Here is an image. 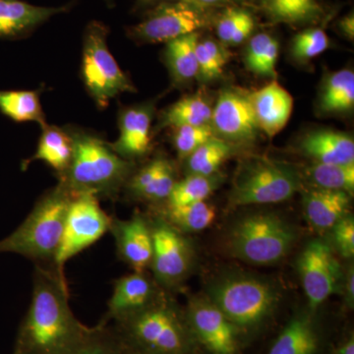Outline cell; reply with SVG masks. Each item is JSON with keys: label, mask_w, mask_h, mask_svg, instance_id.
<instances>
[{"label": "cell", "mask_w": 354, "mask_h": 354, "mask_svg": "<svg viewBox=\"0 0 354 354\" xmlns=\"http://www.w3.org/2000/svg\"><path fill=\"white\" fill-rule=\"evenodd\" d=\"M346 297L349 302H353L354 297V274L353 270L348 272L346 278Z\"/></svg>", "instance_id": "obj_42"}, {"label": "cell", "mask_w": 354, "mask_h": 354, "mask_svg": "<svg viewBox=\"0 0 354 354\" xmlns=\"http://www.w3.org/2000/svg\"><path fill=\"white\" fill-rule=\"evenodd\" d=\"M109 29L101 22H91L83 38L81 75L88 95L100 109L123 93L136 91L122 71L108 46Z\"/></svg>", "instance_id": "obj_6"}, {"label": "cell", "mask_w": 354, "mask_h": 354, "mask_svg": "<svg viewBox=\"0 0 354 354\" xmlns=\"http://www.w3.org/2000/svg\"><path fill=\"white\" fill-rule=\"evenodd\" d=\"M220 180L216 174L209 176L188 174L183 180L176 181L171 195L165 201L167 208L206 201L207 198L216 189Z\"/></svg>", "instance_id": "obj_31"}, {"label": "cell", "mask_w": 354, "mask_h": 354, "mask_svg": "<svg viewBox=\"0 0 354 354\" xmlns=\"http://www.w3.org/2000/svg\"><path fill=\"white\" fill-rule=\"evenodd\" d=\"M329 48V38L320 28H311L299 32L293 39L291 51L297 59L301 62L318 57Z\"/></svg>", "instance_id": "obj_38"}, {"label": "cell", "mask_w": 354, "mask_h": 354, "mask_svg": "<svg viewBox=\"0 0 354 354\" xmlns=\"http://www.w3.org/2000/svg\"><path fill=\"white\" fill-rule=\"evenodd\" d=\"M153 256L150 267L158 285L174 288L185 279L192 265V249L181 232L165 218L152 221Z\"/></svg>", "instance_id": "obj_10"}, {"label": "cell", "mask_w": 354, "mask_h": 354, "mask_svg": "<svg viewBox=\"0 0 354 354\" xmlns=\"http://www.w3.org/2000/svg\"><path fill=\"white\" fill-rule=\"evenodd\" d=\"M127 351L140 354H184L186 334L178 313L162 297L140 313L113 323Z\"/></svg>", "instance_id": "obj_4"}, {"label": "cell", "mask_w": 354, "mask_h": 354, "mask_svg": "<svg viewBox=\"0 0 354 354\" xmlns=\"http://www.w3.org/2000/svg\"><path fill=\"white\" fill-rule=\"evenodd\" d=\"M109 232L115 241L118 257L134 272H145L153 256L152 223L135 214L129 220L111 218Z\"/></svg>", "instance_id": "obj_15"}, {"label": "cell", "mask_w": 354, "mask_h": 354, "mask_svg": "<svg viewBox=\"0 0 354 354\" xmlns=\"http://www.w3.org/2000/svg\"><path fill=\"white\" fill-rule=\"evenodd\" d=\"M67 7L32 6L22 0H0V39L23 38Z\"/></svg>", "instance_id": "obj_19"}, {"label": "cell", "mask_w": 354, "mask_h": 354, "mask_svg": "<svg viewBox=\"0 0 354 354\" xmlns=\"http://www.w3.org/2000/svg\"><path fill=\"white\" fill-rule=\"evenodd\" d=\"M73 153L68 167L58 176L72 194L91 193L97 198H113L124 188L132 174L133 162L114 152L106 141L83 131L70 130Z\"/></svg>", "instance_id": "obj_2"}, {"label": "cell", "mask_w": 354, "mask_h": 354, "mask_svg": "<svg viewBox=\"0 0 354 354\" xmlns=\"http://www.w3.org/2000/svg\"><path fill=\"white\" fill-rule=\"evenodd\" d=\"M212 113L211 104L202 95H189L169 106L162 113L158 127L176 128L209 124Z\"/></svg>", "instance_id": "obj_25"}, {"label": "cell", "mask_w": 354, "mask_h": 354, "mask_svg": "<svg viewBox=\"0 0 354 354\" xmlns=\"http://www.w3.org/2000/svg\"><path fill=\"white\" fill-rule=\"evenodd\" d=\"M300 186L299 174L293 167L262 158L242 167L235 178L230 201L234 206L283 202Z\"/></svg>", "instance_id": "obj_8"}, {"label": "cell", "mask_w": 354, "mask_h": 354, "mask_svg": "<svg viewBox=\"0 0 354 354\" xmlns=\"http://www.w3.org/2000/svg\"><path fill=\"white\" fill-rule=\"evenodd\" d=\"M351 195L344 191L315 188L304 195V213L310 225L319 232L329 230L348 216Z\"/></svg>", "instance_id": "obj_20"}, {"label": "cell", "mask_w": 354, "mask_h": 354, "mask_svg": "<svg viewBox=\"0 0 354 354\" xmlns=\"http://www.w3.org/2000/svg\"><path fill=\"white\" fill-rule=\"evenodd\" d=\"M307 174L317 188L344 191L349 195L354 191L353 164H318L310 167Z\"/></svg>", "instance_id": "obj_33"}, {"label": "cell", "mask_w": 354, "mask_h": 354, "mask_svg": "<svg viewBox=\"0 0 354 354\" xmlns=\"http://www.w3.org/2000/svg\"><path fill=\"white\" fill-rule=\"evenodd\" d=\"M264 7L272 20L288 24L313 22L323 15L317 0H264Z\"/></svg>", "instance_id": "obj_28"}, {"label": "cell", "mask_w": 354, "mask_h": 354, "mask_svg": "<svg viewBox=\"0 0 354 354\" xmlns=\"http://www.w3.org/2000/svg\"><path fill=\"white\" fill-rule=\"evenodd\" d=\"M258 124L269 137L276 136L290 120L293 99L276 80L248 95Z\"/></svg>", "instance_id": "obj_18"}, {"label": "cell", "mask_w": 354, "mask_h": 354, "mask_svg": "<svg viewBox=\"0 0 354 354\" xmlns=\"http://www.w3.org/2000/svg\"><path fill=\"white\" fill-rule=\"evenodd\" d=\"M300 149L318 164H353V137L335 130H318L307 134Z\"/></svg>", "instance_id": "obj_21"}, {"label": "cell", "mask_w": 354, "mask_h": 354, "mask_svg": "<svg viewBox=\"0 0 354 354\" xmlns=\"http://www.w3.org/2000/svg\"><path fill=\"white\" fill-rule=\"evenodd\" d=\"M41 129L43 133L36 153L29 160H26L24 165H29L35 160H41L50 165L60 176L68 167L73 153L71 135L69 131L62 128L48 124L41 127Z\"/></svg>", "instance_id": "obj_22"}, {"label": "cell", "mask_w": 354, "mask_h": 354, "mask_svg": "<svg viewBox=\"0 0 354 354\" xmlns=\"http://www.w3.org/2000/svg\"><path fill=\"white\" fill-rule=\"evenodd\" d=\"M216 215L215 207L202 201L176 208L167 207L162 218L179 232H198L209 227L215 221Z\"/></svg>", "instance_id": "obj_29"}, {"label": "cell", "mask_w": 354, "mask_h": 354, "mask_svg": "<svg viewBox=\"0 0 354 354\" xmlns=\"http://www.w3.org/2000/svg\"><path fill=\"white\" fill-rule=\"evenodd\" d=\"M354 106V73L349 69L332 74L321 95L320 106L325 113H344Z\"/></svg>", "instance_id": "obj_27"}, {"label": "cell", "mask_w": 354, "mask_h": 354, "mask_svg": "<svg viewBox=\"0 0 354 354\" xmlns=\"http://www.w3.org/2000/svg\"><path fill=\"white\" fill-rule=\"evenodd\" d=\"M255 21L244 9L230 8L221 16L216 24V34L221 43L236 46L252 34Z\"/></svg>", "instance_id": "obj_34"}, {"label": "cell", "mask_w": 354, "mask_h": 354, "mask_svg": "<svg viewBox=\"0 0 354 354\" xmlns=\"http://www.w3.org/2000/svg\"><path fill=\"white\" fill-rule=\"evenodd\" d=\"M125 349H127V348H125ZM125 354H140V353H132V351H127H127H125Z\"/></svg>", "instance_id": "obj_45"}, {"label": "cell", "mask_w": 354, "mask_h": 354, "mask_svg": "<svg viewBox=\"0 0 354 354\" xmlns=\"http://www.w3.org/2000/svg\"><path fill=\"white\" fill-rule=\"evenodd\" d=\"M339 29L344 36L349 39L354 38V16L353 13L348 14L339 21Z\"/></svg>", "instance_id": "obj_41"}, {"label": "cell", "mask_w": 354, "mask_h": 354, "mask_svg": "<svg viewBox=\"0 0 354 354\" xmlns=\"http://www.w3.org/2000/svg\"><path fill=\"white\" fill-rule=\"evenodd\" d=\"M65 272L55 264H36L31 304L21 323L13 354H71L92 328L69 305Z\"/></svg>", "instance_id": "obj_1"}, {"label": "cell", "mask_w": 354, "mask_h": 354, "mask_svg": "<svg viewBox=\"0 0 354 354\" xmlns=\"http://www.w3.org/2000/svg\"><path fill=\"white\" fill-rule=\"evenodd\" d=\"M212 127L223 140L250 142L260 127L248 95L225 90L218 95L212 113Z\"/></svg>", "instance_id": "obj_13"}, {"label": "cell", "mask_w": 354, "mask_h": 354, "mask_svg": "<svg viewBox=\"0 0 354 354\" xmlns=\"http://www.w3.org/2000/svg\"><path fill=\"white\" fill-rule=\"evenodd\" d=\"M318 348L313 324L307 317H295L288 323L268 354H315Z\"/></svg>", "instance_id": "obj_23"}, {"label": "cell", "mask_w": 354, "mask_h": 354, "mask_svg": "<svg viewBox=\"0 0 354 354\" xmlns=\"http://www.w3.org/2000/svg\"><path fill=\"white\" fill-rule=\"evenodd\" d=\"M230 149L227 141L214 137L186 158L188 172L197 176H213L230 156Z\"/></svg>", "instance_id": "obj_32"}, {"label": "cell", "mask_w": 354, "mask_h": 354, "mask_svg": "<svg viewBox=\"0 0 354 354\" xmlns=\"http://www.w3.org/2000/svg\"><path fill=\"white\" fill-rule=\"evenodd\" d=\"M335 245L344 257L354 255V221L353 216H346L330 228Z\"/></svg>", "instance_id": "obj_39"}, {"label": "cell", "mask_w": 354, "mask_h": 354, "mask_svg": "<svg viewBox=\"0 0 354 354\" xmlns=\"http://www.w3.org/2000/svg\"><path fill=\"white\" fill-rule=\"evenodd\" d=\"M206 25L202 11L183 2L162 3L139 23L128 30L141 43H169L172 39L196 32Z\"/></svg>", "instance_id": "obj_11"}, {"label": "cell", "mask_w": 354, "mask_h": 354, "mask_svg": "<svg viewBox=\"0 0 354 354\" xmlns=\"http://www.w3.org/2000/svg\"><path fill=\"white\" fill-rule=\"evenodd\" d=\"M209 300L235 327L251 328L271 315L278 304L279 295L264 281L234 277L213 286Z\"/></svg>", "instance_id": "obj_7"}, {"label": "cell", "mask_w": 354, "mask_h": 354, "mask_svg": "<svg viewBox=\"0 0 354 354\" xmlns=\"http://www.w3.org/2000/svg\"><path fill=\"white\" fill-rule=\"evenodd\" d=\"M188 319L195 334L211 353H235L236 327L209 300H195L192 302L188 312Z\"/></svg>", "instance_id": "obj_16"}, {"label": "cell", "mask_w": 354, "mask_h": 354, "mask_svg": "<svg viewBox=\"0 0 354 354\" xmlns=\"http://www.w3.org/2000/svg\"><path fill=\"white\" fill-rule=\"evenodd\" d=\"M125 346L113 326L100 322L71 354H125Z\"/></svg>", "instance_id": "obj_35"}, {"label": "cell", "mask_w": 354, "mask_h": 354, "mask_svg": "<svg viewBox=\"0 0 354 354\" xmlns=\"http://www.w3.org/2000/svg\"><path fill=\"white\" fill-rule=\"evenodd\" d=\"M155 279L149 278L145 272H133L116 279L108 311L101 323L120 322L157 304L164 297Z\"/></svg>", "instance_id": "obj_14"}, {"label": "cell", "mask_w": 354, "mask_h": 354, "mask_svg": "<svg viewBox=\"0 0 354 354\" xmlns=\"http://www.w3.org/2000/svg\"><path fill=\"white\" fill-rule=\"evenodd\" d=\"M174 144L179 158H187L203 144L216 137L215 130L211 123L195 127L174 128Z\"/></svg>", "instance_id": "obj_37"}, {"label": "cell", "mask_w": 354, "mask_h": 354, "mask_svg": "<svg viewBox=\"0 0 354 354\" xmlns=\"http://www.w3.org/2000/svg\"><path fill=\"white\" fill-rule=\"evenodd\" d=\"M73 194L62 184L39 199L12 234L0 241V253H15L36 264H55Z\"/></svg>", "instance_id": "obj_3"}, {"label": "cell", "mask_w": 354, "mask_h": 354, "mask_svg": "<svg viewBox=\"0 0 354 354\" xmlns=\"http://www.w3.org/2000/svg\"><path fill=\"white\" fill-rule=\"evenodd\" d=\"M298 272L309 305L317 308L335 292L339 267L327 242L310 241L300 254Z\"/></svg>", "instance_id": "obj_12"}, {"label": "cell", "mask_w": 354, "mask_h": 354, "mask_svg": "<svg viewBox=\"0 0 354 354\" xmlns=\"http://www.w3.org/2000/svg\"><path fill=\"white\" fill-rule=\"evenodd\" d=\"M153 111L151 106H136L122 109L118 118L120 136L111 149L124 160L133 162L150 150Z\"/></svg>", "instance_id": "obj_17"}, {"label": "cell", "mask_w": 354, "mask_h": 354, "mask_svg": "<svg viewBox=\"0 0 354 354\" xmlns=\"http://www.w3.org/2000/svg\"><path fill=\"white\" fill-rule=\"evenodd\" d=\"M186 6L197 9V10L203 11L209 7L221 6V4L227 3L230 0H179Z\"/></svg>", "instance_id": "obj_40"}, {"label": "cell", "mask_w": 354, "mask_h": 354, "mask_svg": "<svg viewBox=\"0 0 354 354\" xmlns=\"http://www.w3.org/2000/svg\"><path fill=\"white\" fill-rule=\"evenodd\" d=\"M295 239L293 227L279 216L255 214L235 223L227 243L232 255L244 262L271 265L290 253Z\"/></svg>", "instance_id": "obj_5"}, {"label": "cell", "mask_w": 354, "mask_h": 354, "mask_svg": "<svg viewBox=\"0 0 354 354\" xmlns=\"http://www.w3.org/2000/svg\"><path fill=\"white\" fill-rule=\"evenodd\" d=\"M0 111L17 122L46 125L39 93L35 91H0Z\"/></svg>", "instance_id": "obj_26"}, {"label": "cell", "mask_w": 354, "mask_h": 354, "mask_svg": "<svg viewBox=\"0 0 354 354\" xmlns=\"http://www.w3.org/2000/svg\"><path fill=\"white\" fill-rule=\"evenodd\" d=\"M227 53L223 46L212 39L198 41L196 57L198 74L205 80H213L223 74V68L228 62Z\"/></svg>", "instance_id": "obj_36"}, {"label": "cell", "mask_w": 354, "mask_h": 354, "mask_svg": "<svg viewBox=\"0 0 354 354\" xmlns=\"http://www.w3.org/2000/svg\"><path fill=\"white\" fill-rule=\"evenodd\" d=\"M167 0H139L140 3L142 4H151L155 3V2H162V3H167Z\"/></svg>", "instance_id": "obj_44"}, {"label": "cell", "mask_w": 354, "mask_h": 354, "mask_svg": "<svg viewBox=\"0 0 354 354\" xmlns=\"http://www.w3.org/2000/svg\"><path fill=\"white\" fill-rule=\"evenodd\" d=\"M111 216L102 209L99 198L91 193L75 194L70 202L64 235L55 266L64 272L72 257L102 239L111 228Z\"/></svg>", "instance_id": "obj_9"}, {"label": "cell", "mask_w": 354, "mask_h": 354, "mask_svg": "<svg viewBox=\"0 0 354 354\" xmlns=\"http://www.w3.org/2000/svg\"><path fill=\"white\" fill-rule=\"evenodd\" d=\"M337 354H354V341L353 339H348L337 351Z\"/></svg>", "instance_id": "obj_43"}, {"label": "cell", "mask_w": 354, "mask_h": 354, "mask_svg": "<svg viewBox=\"0 0 354 354\" xmlns=\"http://www.w3.org/2000/svg\"><path fill=\"white\" fill-rule=\"evenodd\" d=\"M198 41L199 34L196 32L167 43L165 58L176 82H187L198 75Z\"/></svg>", "instance_id": "obj_24"}, {"label": "cell", "mask_w": 354, "mask_h": 354, "mask_svg": "<svg viewBox=\"0 0 354 354\" xmlns=\"http://www.w3.org/2000/svg\"><path fill=\"white\" fill-rule=\"evenodd\" d=\"M279 41L271 35L260 32L249 41L245 53L247 68L261 76H276Z\"/></svg>", "instance_id": "obj_30"}]
</instances>
